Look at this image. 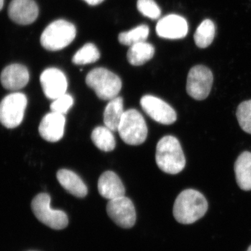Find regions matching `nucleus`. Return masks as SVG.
<instances>
[{"label":"nucleus","mask_w":251,"mask_h":251,"mask_svg":"<svg viewBox=\"0 0 251 251\" xmlns=\"http://www.w3.org/2000/svg\"><path fill=\"white\" fill-rule=\"evenodd\" d=\"M207 209L208 202L202 193L186 189L175 200L173 215L180 224H192L205 215Z\"/></svg>","instance_id":"obj_1"},{"label":"nucleus","mask_w":251,"mask_h":251,"mask_svg":"<svg viewBox=\"0 0 251 251\" xmlns=\"http://www.w3.org/2000/svg\"><path fill=\"white\" fill-rule=\"evenodd\" d=\"M156 162L158 168L168 174H178L184 169L186 158L177 138L166 135L158 141Z\"/></svg>","instance_id":"obj_2"},{"label":"nucleus","mask_w":251,"mask_h":251,"mask_svg":"<svg viewBox=\"0 0 251 251\" xmlns=\"http://www.w3.org/2000/svg\"><path fill=\"white\" fill-rule=\"evenodd\" d=\"M86 83L99 99L110 100L116 98L122 90L121 79L105 68H96L86 77Z\"/></svg>","instance_id":"obj_3"},{"label":"nucleus","mask_w":251,"mask_h":251,"mask_svg":"<svg viewBox=\"0 0 251 251\" xmlns=\"http://www.w3.org/2000/svg\"><path fill=\"white\" fill-rule=\"evenodd\" d=\"M76 36L75 26L64 20H57L49 25L41 36V46L48 50L57 51L64 49Z\"/></svg>","instance_id":"obj_4"},{"label":"nucleus","mask_w":251,"mask_h":251,"mask_svg":"<svg viewBox=\"0 0 251 251\" xmlns=\"http://www.w3.org/2000/svg\"><path fill=\"white\" fill-rule=\"evenodd\" d=\"M51 198L48 193H39L31 202V209L40 222L51 229L60 230L67 227L69 219L65 212L52 209Z\"/></svg>","instance_id":"obj_5"},{"label":"nucleus","mask_w":251,"mask_h":251,"mask_svg":"<svg viewBox=\"0 0 251 251\" xmlns=\"http://www.w3.org/2000/svg\"><path fill=\"white\" fill-rule=\"evenodd\" d=\"M117 131L123 141L130 145H141L146 140L148 133L145 119L135 109L125 111Z\"/></svg>","instance_id":"obj_6"},{"label":"nucleus","mask_w":251,"mask_h":251,"mask_svg":"<svg viewBox=\"0 0 251 251\" xmlns=\"http://www.w3.org/2000/svg\"><path fill=\"white\" fill-rule=\"evenodd\" d=\"M27 105V97L21 92L5 97L0 102V123L8 128L18 126L24 118Z\"/></svg>","instance_id":"obj_7"},{"label":"nucleus","mask_w":251,"mask_h":251,"mask_svg":"<svg viewBox=\"0 0 251 251\" xmlns=\"http://www.w3.org/2000/svg\"><path fill=\"white\" fill-rule=\"evenodd\" d=\"M213 81L214 77L209 68L203 65L191 68L188 72L186 84L188 95L198 100L207 98L210 94Z\"/></svg>","instance_id":"obj_8"},{"label":"nucleus","mask_w":251,"mask_h":251,"mask_svg":"<svg viewBox=\"0 0 251 251\" xmlns=\"http://www.w3.org/2000/svg\"><path fill=\"white\" fill-rule=\"evenodd\" d=\"M107 213L110 218L120 227L130 228L136 221L135 206L129 198L123 197L110 200L107 204Z\"/></svg>","instance_id":"obj_9"},{"label":"nucleus","mask_w":251,"mask_h":251,"mask_svg":"<svg viewBox=\"0 0 251 251\" xmlns=\"http://www.w3.org/2000/svg\"><path fill=\"white\" fill-rule=\"evenodd\" d=\"M140 105L145 113L158 123L170 125L176 120V113L169 104L151 95L144 96Z\"/></svg>","instance_id":"obj_10"},{"label":"nucleus","mask_w":251,"mask_h":251,"mask_svg":"<svg viewBox=\"0 0 251 251\" xmlns=\"http://www.w3.org/2000/svg\"><path fill=\"white\" fill-rule=\"evenodd\" d=\"M40 82L44 93L48 99H56L67 93V77L62 71L56 68H49L43 72Z\"/></svg>","instance_id":"obj_11"},{"label":"nucleus","mask_w":251,"mask_h":251,"mask_svg":"<svg viewBox=\"0 0 251 251\" xmlns=\"http://www.w3.org/2000/svg\"><path fill=\"white\" fill-rule=\"evenodd\" d=\"M156 31L160 37L164 39H183L188 34L187 21L179 15H168L158 21Z\"/></svg>","instance_id":"obj_12"},{"label":"nucleus","mask_w":251,"mask_h":251,"mask_svg":"<svg viewBox=\"0 0 251 251\" xmlns=\"http://www.w3.org/2000/svg\"><path fill=\"white\" fill-rule=\"evenodd\" d=\"M8 14L14 22L27 25L36 21L39 16V8L34 0H12Z\"/></svg>","instance_id":"obj_13"},{"label":"nucleus","mask_w":251,"mask_h":251,"mask_svg":"<svg viewBox=\"0 0 251 251\" xmlns=\"http://www.w3.org/2000/svg\"><path fill=\"white\" fill-rule=\"evenodd\" d=\"M65 124L64 115L57 112H50L41 120L39 126V134L46 141L55 143L62 139Z\"/></svg>","instance_id":"obj_14"},{"label":"nucleus","mask_w":251,"mask_h":251,"mask_svg":"<svg viewBox=\"0 0 251 251\" xmlns=\"http://www.w3.org/2000/svg\"><path fill=\"white\" fill-rule=\"evenodd\" d=\"M1 85L6 90H21L27 85L29 74L27 68L22 64H13L4 68L1 74Z\"/></svg>","instance_id":"obj_15"},{"label":"nucleus","mask_w":251,"mask_h":251,"mask_svg":"<svg viewBox=\"0 0 251 251\" xmlns=\"http://www.w3.org/2000/svg\"><path fill=\"white\" fill-rule=\"evenodd\" d=\"M99 194L109 201L125 196V188L121 179L114 172L107 171L100 175L98 181Z\"/></svg>","instance_id":"obj_16"},{"label":"nucleus","mask_w":251,"mask_h":251,"mask_svg":"<svg viewBox=\"0 0 251 251\" xmlns=\"http://www.w3.org/2000/svg\"><path fill=\"white\" fill-rule=\"evenodd\" d=\"M57 178L61 186L73 196L80 198L87 196L88 193L87 186L74 172L67 169L59 170Z\"/></svg>","instance_id":"obj_17"},{"label":"nucleus","mask_w":251,"mask_h":251,"mask_svg":"<svg viewBox=\"0 0 251 251\" xmlns=\"http://www.w3.org/2000/svg\"><path fill=\"white\" fill-rule=\"evenodd\" d=\"M234 173L238 186L243 191L251 190V153L244 151L234 163Z\"/></svg>","instance_id":"obj_18"},{"label":"nucleus","mask_w":251,"mask_h":251,"mask_svg":"<svg viewBox=\"0 0 251 251\" xmlns=\"http://www.w3.org/2000/svg\"><path fill=\"white\" fill-rule=\"evenodd\" d=\"M125 112L122 97H117L110 100L104 111L103 122L105 126L112 131H117Z\"/></svg>","instance_id":"obj_19"},{"label":"nucleus","mask_w":251,"mask_h":251,"mask_svg":"<svg viewBox=\"0 0 251 251\" xmlns=\"http://www.w3.org/2000/svg\"><path fill=\"white\" fill-rule=\"evenodd\" d=\"M154 53V47L144 41L130 46L127 52V59L131 65L141 66L152 58Z\"/></svg>","instance_id":"obj_20"},{"label":"nucleus","mask_w":251,"mask_h":251,"mask_svg":"<svg viewBox=\"0 0 251 251\" xmlns=\"http://www.w3.org/2000/svg\"><path fill=\"white\" fill-rule=\"evenodd\" d=\"M91 138L95 146L101 151H111L116 146L113 133L106 126H99L94 128Z\"/></svg>","instance_id":"obj_21"},{"label":"nucleus","mask_w":251,"mask_h":251,"mask_svg":"<svg viewBox=\"0 0 251 251\" xmlns=\"http://www.w3.org/2000/svg\"><path fill=\"white\" fill-rule=\"evenodd\" d=\"M216 27L214 23L209 19L204 20L201 23L194 34V41L200 49H206L211 45L215 36Z\"/></svg>","instance_id":"obj_22"},{"label":"nucleus","mask_w":251,"mask_h":251,"mask_svg":"<svg viewBox=\"0 0 251 251\" xmlns=\"http://www.w3.org/2000/svg\"><path fill=\"white\" fill-rule=\"evenodd\" d=\"M150 34V28L146 25H141L131 30L120 33L119 41L122 45L131 46L138 43L146 41Z\"/></svg>","instance_id":"obj_23"},{"label":"nucleus","mask_w":251,"mask_h":251,"mask_svg":"<svg viewBox=\"0 0 251 251\" xmlns=\"http://www.w3.org/2000/svg\"><path fill=\"white\" fill-rule=\"evenodd\" d=\"M100 54L97 46L87 44L77 51L72 58V62L76 65H85L98 61Z\"/></svg>","instance_id":"obj_24"},{"label":"nucleus","mask_w":251,"mask_h":251,"mask_svg":"<svg viewBox=\"0 0 251 251\" xmlns=\"http://www.w3.org/2000/svg\"><path fill=\"white\" fill-rule=\"evenodd\" d=\"M236 115L241 128L251 134V100L242 102L238 106Z\"/></svg>","instance_id":"obj_25"},{"label":"nucleus","mask_w":251,"mask_h":251,"mask_svg":"<svg viewBox=\"0 0 251 251\" xmlns=\"http://www.w3.org/2000/svg\"><path fill=\"white\" fill-rule=\"evenodd\" d=\"M137 7L144 16L151 19L156 20L161 16V9L153 0H138Z\"/></svg>","instance_id":"obj_26"},{"label":"nucleus","mask_w":251,"mask_h":251,"mask_svg":"<svg viewBox=\"0 0 251 251\" xmlns=\"http://www.w3.org/2000/svg\"><path fill=\"white\" fill-rule=\"evenodd\" d=\"M74 103V98L70 94L66 93L54 100L50 104V108L51 112L65 115L72 108Z\"/></svg>","instance_id":"obj_27"},{"label":"nucleus","mask_w":251,"mask_h":251,"mask_svg":"<svg viewBox=\"0 0 251 251\" xmlns=\"http://www.w3.org/2000/svg\"><path fill=\"white\" fill-rule=\"evenodd\" d=\"M87 4L92 5V6H96V5L100 4L103 2L104 0H84Z\"/></svg>","instance_id":"obj_28"},{"label":"nucleus","mask_w":251,"mask_h":251,"mask_svg":"<svg viewBox=\"0 0 251 251\" xmlns=\"http://www.w3.org/2000/svg\"><path fill=\"white\" fill-rule=\"evenodd\" d=\"M3 6H4V0H0V11L2 9Z\"/></svg>","instance_id":"obj_29"},{"label":"nucleus","mask_w":251,"mask_h":251,"mask_svg":"<svg viewBox=\"0 0 251 251\" xmlns=\"http://www.w3.org/2000/svg\"><path fill=\"white\" fill-rule=\"evenodd\" d=\"M247 251H251V245L250 246V247H249V249H248Z\"/></svg>","instance_id":"obj_30"},{"label":"nucleus","mask_w":251,"mask_h":251,"mask_svg":"<svg viewBox=\"0 0 251 251\" xmlns=\"http://www.w3.org/2000/svg\"></svg>","instance_id":"obj_31"}]
</instances>
